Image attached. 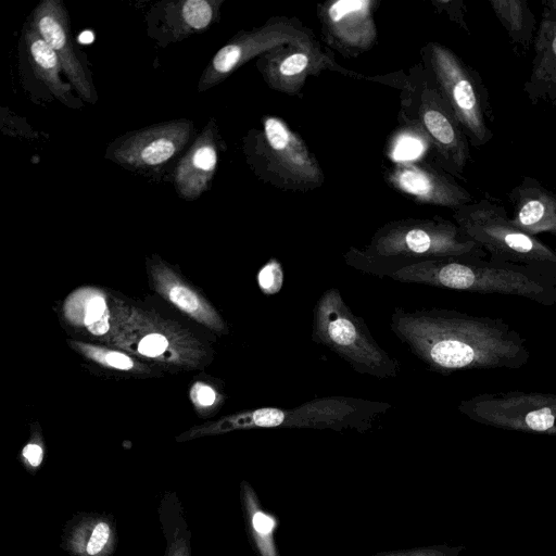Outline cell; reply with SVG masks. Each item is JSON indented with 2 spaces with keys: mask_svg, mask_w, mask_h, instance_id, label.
Listing matches in <instances>:
<instances>
[{
  "mask_svg": "<svg viewBox=\"0 0 556 556\" xmlns=\"http://www.w3.org/2000/svg\"><path fill=\"white\" fill-rule=\"evenodd\" d=\"M490 4L513 42L528 46L535 28V17L523 0H491Z\"/></svg>",
  "mask_w": 556,
  "mask_h": 556,
  "instance_id": "44dd1931",
  "label": "cell"
},
{
  "mask_svg": "<svg viewBox=\"0 0 556 556\" xmlns=\"http://www.w3.org/2000/svg\"><path fill=\"white\" fill-rule=\"evenodd\" d=\"M180 12L185 24L194 30L206 28L214 18L213 2L206 0H187Z\"/></svg>",
  "mask_w": 556,
  "mask_h": 556,
  "instance_id": "cb8c5ba5",
  "label": "cell"
},
{
  "mask_svg": "<svg viewBox=\"0 0 556 556\" xmlns=\"http://www.w3.org/2000/svg\"><path fill=\"white\" fill-rule=\"evenodd\" d=\"M192 394L195 401L203 406L212 405L216 399L214 390L202 383H197L194 386Z\"/></svg>",
  "mask_w": 556,
  "mask_h": 556,
  "instance_id": "f546056e",
  "label": "cell"
},
{
  "mask_svg": "<svg viewBox=\"0 0 556 556\" xmlns=\"http://www.w3.org/2000/svg\"><path fill=\"white\" fill-rule=\"evenodd\" d=\"M257 281L264 293H277L283 282V271L279 262L270 258L258 271Z\"/></svg>",
  "mask_w": 556,
  "mask_h": 556,
  "instance_id": "484cf974",
  "label": "cell"
},
{
  "mask_svg": "<svg viewBox=\"0 0 556 556\" xmlns=\"http://www.w3.org/2000/svg\"><path fill=\"white\" fill-rule=\"evenodd\" d=\"M535 55L525 90L532 100L556 102V15L548 13L534 41Z\"/></svg>",
  "mask_w": 556,
  "mask_h": 556,
  "instance_id": "ac0fdd59",
  "label": "cell"
},
{
  "mask_svg": "<svg viewBox=\"0 0 556 556\" xmlns=\"http://www.w3.org/2000/svg\"><path fill=\"white\" fill-rule=\"evenodd\" d=\"M170 556H186V555L184 554V549L176 548V552L174 554H172Z\"/></svg>",
  "mask_w": 556,
  "mask_h": 556,
  "instance_id": "836d02e7",
  "label": "cell"
},
{
  "mask_svg": "<svg viewBox=\"0 0 556 556\" xmlns=\"http://www.w3.org/2000/svg\"><path fill=\"white\" fill-rule=\"evenodd\" d=\"M453 218L490 260L533 267L556 281V251L517 228L505 207L481 199L454 210Z\"/></svg>",
  "mask_w": 556,
  "mask_h": 556,
  "instance_id": "8992f818",
  "label": "cell"
},
{
  "mask_svg": "<svg viewBox=\"0 0 556 556\" xmlns=\"http://www.w3.org/2000/svg\"><path fill=\"white\" fill-rule=\"evenodd\" d=\"M549 11L556 12V0L546 2Z\"/></svg>",
  "mask_w": 556,
  "mask_h": 556,
  "instance_id": "d6a6232c",
  "label": "cell"
},
{
  "mask_svg": "<svg viewBox=\"0 0 556 556\" xmlns=\"http://www.w3.org/2000/svg\"><path fill=\"white\" fill-rule=\"evenodd\" d=\"M168 296L173 303L190 314L199 315L202 311L198 296L185 286L173 285L168 289Z\"/></svg>",
  "mask_w": 556,
  "mask_h": 556,
  "instance_id": "4316f807",
  "label": "cell"
},
{
  "mask_svg": "<svg viewBox=\"0 0 556 556\" xmlns=\"http://www.w3.org/2000/svg\"><path fill=\"white\" fill-rule=\"evenodd\" d=\"M105 362L118 369H129L134 365L128 356L118 352H109L105 356Z\"/></svg>",
  "mask_w": 556,
  "mask_h": 556,
  "instance_id": "4dcf8cb0",
  "label": "cell"
},
{
  "mask_svg": "<svg viewBox=\"0 0 556 556\" xmlns=\"http://www.w3.org/2000/svg\"><path fill=\"white\" fill-rule=\"evenodd\" d=\"M313 39H315L313 33L298 20L271 18L261 27L238 34L219 49L206 67L199 89L213 87L248 61L279 46Z\"/></svg>",
  "mask_w": 556,
  "mask_h": 556,
  "instance_id": "30bf717a",
  "label": "cell"
},
{
  "mask_svg": "<svg viewBox=\"0 0 556 556\" xmlns=\"http://www.w3.org/2000/svg\"><path fill=\"white\" fill-rule=\"evenodd\" d=\"M375 0H337L321 4L318 16L325 41L348 56L368 51L378 33L374 12Z\"/></svg>",
  "mask_w": 556,
  "mask_h": 556,
  "instance_id": "4fadbf2b",
  "label": "cell"
},
{
  "mask_svg": "<svg viewBox=\"0 0 556 556\" xmlns=\"http://www.w3.org/2000/svg\"><path fill=\"white\" fill-rule=\"evenodd\" d=\"M26 42L36 76L59 100L68 103L71 86L60 77L63 67L58 54L33 27L26 31Z\"/></svg>",
  "mask_w": 556,
  "mask_h": 556,
  "instance_id": "ffe728a7",
  "label": "cell"
},
{
  "mask_svg": "<svg viewBox=\"0 0 556 556\" xmlns=\"http://www.w3.org/2000/svg\"><path fill=\"white\" fill-rule=\"evenodd\" d=\"M23 456L29 463L30 466L37 467L42 460V448L37 444H27L23 450Z\"/></svg>",
  "mask_w": 556,
  "mask_h": 556,
  "instance_id": "1f68e13d",
  "label": "cell"
},
{
  "mask_svg": "<svg viewBox=\"0 0 556 556\" xmlns=\"http://www.w3.org/2000/svg\"><path fill=\"white\" fill-rule=\"evenodd\" d=\"M31 27L58 54L64 73L78 94L85 101L93 102L92 85L75 54L67 14L62 3L56 0L42 1L34 12Z\"/></svg>",
  "mask_w": 556,
  "mask_h": 556,
  "instance_id": "9a60e30c",
  "label": "cell"
},
{
  "mask_svg": "<svg viewBox=\"0 0 556 556\" xmlns=\"http://www.w3.org/2000/svg\"><path fill=\"white\" fill-rule=\"evenodd\" d=\"M168 343L165 337L159 333H152L144 337L138 346V351L147 356L154 357L162 354Z\"/></svg>",
  "mask_w": 556,
  "mask_h": 556,
  "instance_id": "83f0119b",
  "label": "cell"
},
{
  "mask_svg": "<svg viewBox=\"0 0 556 556\" xmlns=\"http://www.w3.org/2000/svg\"><path fill=\"white\" fill-rule=\"evenodd\" d=\"M312 340L359 375L382 380L394 379L400 374L397 359L380 346L337 288L325 290L313 307Z\"/></svg>",
  "mask_w": 556,
  "mask_h": 556,
  "instance_id": "277c9868",
  "label": "cell"
},
{
  "mask_svg": "<svg viewBox=\"0 0 556 556\" xmlns=\"http://www.w3.org/2000/svg\"><path fill=\"white\" fill-rule=\"evenodd\" d=\"M245 506L248 508L250 523L253 529L252 531L256 544L260 547L263 556H273V548L269 547L271 546V530L274 527L273 520L262 510L257 509L253 501V493H251L250 488H245Z\"/></svg>",
  "mask_w": 556,
  "mask_h": 556,
  "instance_id": "603a6c76",
  "label": "cell"
},
{
  "mask_svg": "<svg viewBox=\"0 0 556 556\" xmlns=\"http://www.w3.org/2000/svg\"><path fill=\"white\" fill-rule=\"evenodd\" d=\"M217 164V151L211 130H206L179 161L175 184L180 194L194 199L207 189Z\"/></svg>",
  "mask_w": 556,
  "mask_h": 556,
  "instance_id": "d6986e66",
  "label": "cell"
},
{
  "mask_svg": "<svg viewBox=\"0 0 556 556\" xmlns=\"http://www.w3.org/2000/svg\"><path fill=\"white\" fill-rule=\"evenodd\" d=\"M391 407L388 402L328 395L289 408L262 407L240 413L226 419L223 429L290 428L363 433L371 430Z\"/></svg>",
  "mask_w": 556,
  "mask_h": 556,
  "instance_id": "5b68a950",
  "label": "cell"
},
{
  "mask_svg": "<svg viewBox=\"0 0 556 556\" xmlns=\"http://www.w3.org/2000/svg\"><path fill=\"white\" fill-rule=\"evenodd\" d=\"M469 419L502 429L556 435V393L507 391L460 401Z\"/></svg>",
  "mask_w": 556,
  "mask_h": 556,
  "instance_id": "9c48e42d",
  "label": "cell"
},
{
  "mask_svg": "<svg viewBox=\"0 0 556 556\" xmlns=\"http://www.w3.org/2000/svg\"><path fill=\"white\" fill-rule=\"evenodd\" d=\"M416 114L440 166L450 175L462 176L470 157L469 140L434 85L426 83L420 89Z\"/></svg>",
  "mask_w": 556,
  "mask_h": 556,
  "instance_id": "8fae6325",
  "label": "cell"
},
{
  "mask_svg": "<svg viewBox=\"0 0 556 556\" xmlns=\"http://www.w3.org/2000/svg\"><path fill=\"white\" fill-rule=\"evenodd\" d=\"M191 124L176 121L132 134L114 151L118 162L142 167L156 166L174 156L188 141Z\"/></svg>",
  "mask_w": 556,
  "mask_h": 556,
  "instance_id": "2e32d148",
  "label": "cell"
},
{
  "mask_svg": "<svg viewBox=\"0 0 556 556\" xmlns=\"http://www.w3.org/2000/svg\"><path fill=\"white\" fill-rule=\"evenodd\" d=\"M257 68L271 89L287 94H296L308 77L325 70L353 75L324 53L315 39L279 46L262 54Z\"/></svg>",
  "mask_w": 556,
  "mask_h": 556,
  "instance_id": "7c38bea8",
  "label": "cell"
},
{
  "mask_svg": "<svg viewBox=\"0 0 556 556\" xmlns=\"http://www.w3.org/2000/svg\"><path fill=\"white\" fill-rule=\"evenodd\" d=\"M426 55L434 86L452 110L469 143L475 148L488 143L493 132L486 123V92L479 75L441 43L429 42Z\"/></svg>",
  "mask_w": 556,
  "mask_h": 556,
  "instance_id": "52a82bcc",
  "label": "cell"
},
{
  "mask_svg": "<svg viewBox=\"0 0 556 556\" xmlns=\"http://www.w3.org/2000/svg\"><path fill=\"white\" fill-rule=\"evenodd\" d=\"M84 323L89 331L97 336L109 330V311L102 296H92L87 302Z\"/></svg>",
  "mask_w": 556,
  "mask_h": 556,
  "instance_id": "d4e9b609",
  "label": "cell"
},
{
  "mask_svg": "<svg viewBox=\"0 0 556 556\" xmlns=\"http://www.w3.org/2000/svg\"><path fill=\"white\" fill-rule=\"evenodd\" d=\"M386 180L393 189L419 203L454 211L473 202L470 192L458 185L452 175L429 164L400 162L387 173Z\"/></svg>",
  "mask_w": 556,
  "mask_h": 556,
  "instance_id": "5bb4252c",
  "label": "cell"
},
{
  "mask_svg": "<svg viewBox=\"0 0 556 556\" xmlns=\"http://www.w3.org/2000/svg\"><path fill=\"white\" fill-rule=\"evenodd\" d=\"M390 329L429 370L444 376L463 370L520 369L530 358L526 339L502 318L441 307H395Z\"/></svg>",
  "mask_w": 556,
  "mask_h": 556,
  "instance_id": "6da1fadb",
  "label": "cell"
},
{
  "mask_svg": "<svg viewBox=\"0 0 556 556\" xmlns=\"http://www.w3.org/2000/svg\"><path fill=\"white\" fill-rule=\"evenodd\" d=\"M70 547L79 556H106L113 547L112 529L104 520L84 521L72 532Z\"/></svg>",
  "mask_w": 556,
  "mask_h": 556,
  "instance_id": "7402d4cb",
  "label": "cell"
},
{
  "mask_svg": "<svg viewBox=\"0 0 556 556\" xmlns=\"http://www.w3.org/2000/svg\"><path fill=\"white\" fill-rule=\"evenodd\" d=\"M485 254L455 223L437 216L390 222L365 247L350 248L343 258L353 269L382 279L428 261Z\"/></svg>",
  "mask_w": 556,
  "mask_h": 556,
  "instance_id": "7a4b0ae2",
  "label": "cell"
},
{
  "mask_svg": "<svg viewBox=\"0 0 556 556\" xmlns=\"http://www.w3.org/2000/svg\"><path fill=\"white\" fill-rule=\"evenodd\" d=\"M391 279L456 291L520 296L544 306L556 304V281L543 271L479 256L424 262L396 271Z\"/></svg>",
  "mask_w": 556,
  "mask_h": 556,
  "instance_id": "3957f363",
  "label": "cell"
},
{
  "mask_svg": "<svg viewBox=\"0 0 556 556\" xmlns=\"http://www.w3.org/2000/svg\"><path fill=\"white\" fill-rule=\"evenodd\" d=\"M255 151L261 174L277 188L311 191L324 182V174L315 155L279 117L263 118Z\"/></svg>",
  "mask_w": 556,
  "mask_h": 556,
  "instance_id": "ba28073f",
  "label": "cell"
},
{
  "mask_svg": "<svg viewBox=\"0 0 556 556\" xmlns=\"http://www.w3.org/2000/svg\"><path fill=\"white\" fill-rule=\"evenodd\" d=\"M374 556H447L445 552L435 547H415L382 553Z\"/></svg>",
  "mask_w": 556,
  "mask_h": 556,
  "instance_id": "f1b7e54d",
  "label": "cell"
},
{
  "mask_svg": "<svg viewBox=\"0 0 556 556\" xmlns=\"http://www.w3.org/2000/svg\"><path fill=\"white\" fill-rule=\"evenodd\" d=\"M515 213L511 223L535 237L542 232L556 235V195L538 180L526 177L509 193Z\"/></svg>",
  "mask_w": 556,
  "mask_h": 556,
  "instance_id": "e0dca14e",
  "label": "cell"
}]
</instances>
